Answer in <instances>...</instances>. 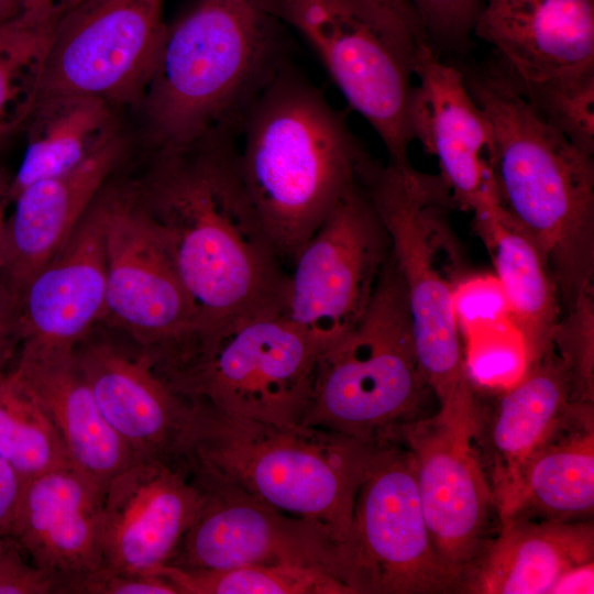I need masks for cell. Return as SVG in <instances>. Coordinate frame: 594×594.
I'll return each mask as SVG.
<instances>
[{
  "label": "cell",
  "mask_w": 594,
  "mask_h": 594,
  "mask_svg": "<svg viewBox=\"0 0 594 594\" xmlns=\"http://www.w3.org/2000/svg\"><path fill=\"white\" fill-rule=\"evenodd\" d=\"M238 125L154 152L138 197L194 305L198 332L282 310L287 272L246 190Z\"/></svg>",
  "instance_id": "obj_1"
},
{
  "label": "cell",
  "mask_w": 594,
  "mask_h": 594,
  "mask_svg": "<svg viewBox=\"0 0 594 594\" xmlns=\"http://www.w3.org/2000/svg\"><path fill=\"white\" fill-rule=\"evenodd\" d=\"M463 76L493 130L502 207L537 248L562 316L593 289V154L547 121L497 63Z\"/></svg>",
  "instance_id": "obj_2"
},
{
  "label": "cell",
  "mask_w": 594,
  "mask_h": 594,
  "mask_svg": "<svg viewBox=\"0 0 594 594\" xmlns=\"http://www.w3.org/2000/svg\"><path fill=\"white\" fill-rule=\"evenodd\" d=\"M189 402L179 459L195 480L234 486L345 540L354 502L381 443L282 425Z\"/></svg>",
  "instance_id": "obj_3"
},
{
  "label": "cell",
  "mask_w": 594,
  "mask_h": 594,
  "mask_svg": "<svg viewBox=\"0 0 594 594\" xmlns=\"http://www.w3.org/2000/svg\"><path fill=\"white\" fill-rule=\"evenodd\" d=\"M246 190L283 263L359 180L367 154L323 94L286 64L246 110L239 133Z\"/></svg>",
  "instance_id": "obj_4"
},
{
  "label": "cell",
  "mask_w": 594,
  "mask_h": 594,
  "mask_svg": "<svg viewBox=\"0 0 594 594\" xmlns=\"http://www.w3.org/2000/svg\"><path fill=\"white\" fill-rule=\"evenodd\" d=\"M286 64L279 22L262 0H197L167 26L141 101L153 151L241 125L253 100Z\"/></svg>",
  "instance_id": "obj_5"
},
{
  "label": "cell",
  "mask_w": 594,
  "mask_h": 594,
  "mask_svg": "<svg viewBox=\"0 0 594 594\" xmlns=\"http://www.w3.org/2000/svg\"><path fill=\"white\" fill-rule=\"evenodd\" d=\"M363 184L389 239L405 286L422 375L442 402L466 374L453 294L466 275L450 226L458 207L443 178L409 161L380 164L367 156Z\"/></svg>",
  "instance_id": "obj_6"
},
{
  "label": "cell",
  "mask_w": 594,
  "mask_h": 594,
  "mask_svg": "<svg viewBox=\"0 0 594 594\" xmlns=\"http://www.w3.org/2000/svg\"><path fill=\"white\" fill-rule=\"evenodd\" d=\"M430 392L405 286L389 253L360 320L320 353L299 424L365 442L400 439L406 426L430 415Z\"/></svg>",
  "instance_id": "obj_7"
},
{
  "label": "cell",
  "mask_w": 594,
  "mask_h": 594,
  "mask_svg": "<svg viewBox=\"0 0 594 594\" xmlns=\"http://www.w3.org/2000/svg\"><path fill=\"white\" fill-rule=\"evenodd\" d=\"M320 353L282 310H272L195 334L157 372L187 400L232 415L297 425Z\"/></svg>",
  "instance_id": "obj_8"
},
{
  "label": "cell",
  "mask_w": 594,
  "mask_h": 594,
  "mask_svg": "<svg viewBox=\"0 0 594 594\" xmlns=\"http://www.w3.org/2000/svg\"><path fill=\"white\" fill-rule=\"evenodd\" d=\"M164 0H65L34 80L29 117L54 99L142 101L167 32ZM28 122V121H26Z\"/></svg>",
  "instance_id": "obj_9"
},
{
  "label": "cell",
  "mask_w": 594,
  "mask_h": 594,
  "mask_svg": "<svg viewBox=\"0 0 594 594\" xmlns=\"http://www.w3.org/2000/svg\"><path fill=\"white\" fill-rule=\"evenodd\" d=\"M318 56L349 105L374 129L389 161H408L416 50L358 0H262Z\"/></svg>",
  "instance_id": "obj_10"
},
{
  "label": "cell",
  "mask_w": 594,
  "mask_h": 594,
  "mask_svg": "<svg viewBox=\"0 0 594 594\" xmlns=\"http://www.w3.org/2000/svg\"><path fill=\"white\" fill-rule=\"evenodd\" d=\"M339 576L352 594H450L458 583L439 560L404 441L380 444L338 547Z\"/></svg>",
  "instance_id": "obj_11"
},
{
  "label": "cell",
  "mask_w": 594,
  "mask_h": 594,
  "mask_svg": "<svg viewBox=\"0 0 594 594\" xmlns=\"http://www.w3.org/2000/svg\"><path fill=\"white\" fill-rule=\"evenodd\" d=\"M475 408L476 387L466 373L435 414L400 433L414 460L431 544L458 587L464 570L493 536V516L498 518L475 442Z\"/></svg>",
  "instance_id": "obj_12"
},
{
  "label": "cell",
  "mask_w": 594,
  "mask_h": 594,
  "mask_svg": "<svg viewBox=\"0 0 594 594\" xmlns=\"http://www.w3.org/2000/svg\"><path fill=\"white\" fill-rule=\"evenodd\" d=\"M389 253L359 176L290 261L284 316L324 351L364 314Z\"/></svg>",
  "instance_id": "obj_13"
},
{
  "label": "cell",
  "mask_w": 594,
  "mask_h": 594,
  "mask_svg": "<svg viewBox=\"0 0 594 594\" xmlns=\"http://www.w3.org/2000/svg\"><path fill=\"white\" fill-rule=\"evenodd\" d=\"M109 183L99 194L107 257L103 318L130 336L156 366L198 332L196 311L134 183Z\"/></svg>",
  "instance_id": "obj_14"
},
{
  "label": "cell",
  "mask_w": 594,
  "mask_h": 594,
  "mask_svg": "<svg viewBox=\"0 0 594 594\" xmlns=\"http://www.w3.org/2000/svg\"><path fill=\"white\" fill-rule=\"evenodd\" d=\"M409 106L413 140L436 156L439 175L459 207L474 215L476 229L504 210L495 178L492 127L470 94L463 73L444 63L429 42L414 54Z\"/></svg>",
  "instance_id": "obj_15"
},
{
  "label": "cell",
  "mask_w": 594,
  "mask_h": 594,
  "mask_svg": "<svg viewBox=\"0 0 594 594\" xmlns=\"http://www.w3.org/2000/svg\"><path fill=\"white\" fill-rule=\"evenodd\" d=\"M473 33L531 105L594 86V0H483Z\"/></svg>",
  "instance_id": "obj_16"
},
{
  "label": "cell",
  "mask_w": 594,
  "mask_h": 594,
  "mask_svg": "<svg viewBox=\"0 0 594 594\" xmlns=\"http://www.w3.org/2000/svg\"><path fill=\"white\" fill-rule=\"evenodd\" d=\"M195 482L202 490V505L166 564L228 570L293 563L320 566L341 580L338 544L320 526L277 510L234 486Z\"/></svg>",
  "instance_id": "obj_17"
},
{
  "label": "cell",
  "mask_w": 594,
  "mask_h": 594,
  "mask_svg": "<svg viewBox=\"0 0 594 594\" xmlns=\"http://www.w3.org/2000/svg\"><path fill=\"white\" fill-rule=\"evenodd\" d=\"M202 501L182 461L135 459L105 491V568L153 575L174 556Z\"/></svg>",
  "instance_id": "obj_18"
},
{
  "label": "cell",
  "mask_w": 594,
  "mask_h": 594,
  "mask_svg": "<svg viewBox=\"0 0 594 594\" xmlns=\"http://www.w3.org/2000/svg\"><path fill=\"white\" fill-rule=\"evenodd\" d=\"M105 491L72 464L29 480L8 531L38 568L76 586L103 564Z\"/></svg>",
  "instance_id": "obj_19"
},
{
  "label": "cell",
  "mask_w": 594,
  "mask_h": 594,
  "mask_svg": "<svg viewBox=\"0 0 594 594\" xmlns=\"http://www.w3.org/2000/svg\"><path fill=\"white\" fill-rule=\"evenodd\" d=\"M125 151L114 132L73 169L34 182L12 200L0 252V283L19 300L29 280L66 244Z\"/></svg>",
  "instance_id": "obj_20"
},
{
  "label": "cell",
  "mask_w": 594,
  "mask_h": 594,
  "mask_svg": "<svg viewBox=\"0 0 594 594\" xmlns=\"http://www.w3.org/2000/svg\"><path fill=\"white\" fill-rule=\"evenodd\" d=\"M76 362L114 431L136 459L179 460L189 402L177 394L139 349L130 353L109 341L82 339Z\"/></svg>",
  "instance_id": "obj_21"
},
{
  "label": "cell",
  "mask_w": 594,
  "mask_h": 594,
  "mask_svg": "<svg viewBox=\"0 0 594 594\" xmlns=\"http://www.w3.org/2000/svg\"><path fill=\"white\" fill-rule=\"evenodd\" d=\"M106 290L98 195L66 244L23 288L18 300L20 343L74 349L103 318Z\"/></svg>",
  "instance_id": "obj_22"
},
{
  "label": "cell",
  "mask_w": 594,
  "mask_h": 594,
  "mask_svg": "<svg viewBox=\"0 0 594 594\" xmlns=\"http://www.w3.org/2000/svg\"><path fill=\"white\" fill-rule=\"evenodd\" d=\"M572 400L580 399L551 348L493 402H484L476 388L475 442L498 520L514 501L527 460Z\"/></svg>",
  "instance_id": "obj_23"
},
{
  "label": "cell",
  "mask_w": 594,
  "mask_h": 594,
  "mask_svg": "<svg viewBox=\"0 0 594 594\" xmlns=\"http://www.w3.org/2000/svg\"><path fill=\"white\" fill-rule=\"evenodd\" d=\"M74 349L21 343L10 370L47 413L69 463L106 491L136 458L102 416Z\"/></svg>",
  "instance_id": "obj_24"
},
{
  "label": "cell",
  "mask_w": 594,
  "mask_h": 594,
  "mask_svg": "<svg viewBox=\"0 0 594 594\" xmlns=\"http://www.w3.org/2000/svg\"><path fill=\"white\" fill-rule=\"evenodd\" d=\"M594 564V525L508 519L461 575L463 594H557L575 571Z\"/></svg>",
  "instance_id": "obj_25"
},
{
  "label": "cell",
  "mask_w": 594,
  "mask_h": 594,
  "mask_svg": "<svg viewBox=\"0 0 594 594\" xmlns=\"http://www.w3.org/2000/svg\"><path fill=\"white\" fill-rule=\"evenodd\" d=\"M594 514V403L572 400L527 460L499 520L586 521Z\"/></svg>",
  "instance_id": "obj_26"
},
{
  "label": "cell",
  "mask_w": 594,
  "mask_h": 594,
  "mask_svg": "<svg viewBox=\"0 0 594 594\" xmlns=\"http://www.w3.org/2000/svg\"><path fill=\"white\" fill-rule=\"evenodd\" d=\"M477 231L493 255L526 371L550 350L561 318L554 284L532 241L505 210Z\"/></svg>",
  "instance_id": "obj_27"
},
{
  "label": "cell",
  "mask_w": 594,
  "mask_h": 594,
  "mask_svg": "<svg viewBox=\"0 0 594 594\" xmlns=\"http://www.w3.org/2000/svg\"><path fill=\"white\" fill-rule=\"evenodd\" d=\"M113 108L106 100L84 96L58 98L35 108L26 122L28 146L9 197L84 162L118 131Z\"/></svg>",
  "instance_id": "obj_28"
},
{
  "label": "cell",
  "mask_w": 594,
  "mask_h": 594,
  "mask_svg": "<svg viewBox=\"0 0 594 594\" xmlns=\"http://www.w3.org/2000/svg\"><path fill=\"white\" fill-rule=\"evenodd\" d=\"M153 575L169 581L178 594H352L320 566L279 563L228 570L184 569L163 564Z\"/></svg>",
  "instance_id": "obj_29"
},
{
  "label": "cell",
  "mask_w": 594,
  "mask_h": 594,
  "mask_svg": "<svg viewBox=\"0 0 594 594\" xmlns=\"http://www.w3.org/2000/svg\"><path fill=\"white\" fill-rule=\"evenodd\" d=\"M0 453L25 482L70 464L47 413L10 369L0 371Z\"/></svg>",
  "instance_id": "obj_30"
},
{
  "label": "cell",
  "mask_w": 594,
  "mask_h": 594,
  "mask_svg": "<svg viewBox=\"0 0 594 594\" xmlns=\"http://www.w3.org/2000/svg\"><path fill=\"white\" fill-rule=\"evenodd\" d=\"M57 11L0 21V139L26 124L35 76Z\"/></svg>",
  "instance_id": "obj_31"
},
{
  "label": "cell",
  "mask_w": 594,
  "mask_h": 594,
  "mask_svg": "<svg viewBox=\"0 0 594 594\" xmlns=\"http://www.w3.org/2000/svg\"><path fill=\"white\" fill-rule=\"evenodd\" d=\"M566 369L578 399L594 403V298L582 293L560 318L550 346Z\"/></svg>",
  "instance_id": "obj_32"
},
{
  "label": "cell",
  "mask_w": 594,
  "mask_h": 594,
  "mask_svg": "<svg viewBox=\"0 0 594 594\" xmlns=\"http://www.w3.org/2000/svg\"><path fill=\"white\" fill-rule=\"evenodd\" d=\"M453 306L461 336L469 337L510 322L506 298L496 276L466 274L455 286Z\"/></svg>",
  "instance_id": "obj_33"
},
{
  "label": "cell",
  "mask_w": 594,
  "mask_h": 594,
  "mask_svg": "<svg viewBox=\"0 0 594 594\" xmlns=\"http://www.w3.org/2000/svg\"><path fill=\"white\" fill-rule=\"evenodd\" d=\"M429 44L437 51L463 47L483 7V0H408Z\"/></svg>",
  "instance_id": "obj_34"
},
{
  "label": "cell",
  "mask_w": 594,
  "mask_h": 594,
  "mask_svg": "<svg viewBox=\"0 0 594 594\" xmlns=\"http://www.w3.org/2000/svg\"><path fill=\"white\" fill-rule=\"evenodd\" d=\"M61 593L58 582L34 564L8 535H0V594Z\"/></svg>",
  "instance_id": "obj_35"
},
{
  "label": "cell",
  "mask_w": 594,
  "mask_h": 594,
  "mask_svg": "<svg viewBox=\"0 0 594 594\" xmlns=\"http://www.w3.org/2000/svg\"><path fill=\"white\" fill-rule=\"evenodd\" d=\"M75 594H178L177 588L160 575L116 572L107 568L88 575Z\"/></svg>",
  "instance_id": "obj_36"
},
{
  "label": "cell",
  "mask_w": 594,
  "mask_h": 594,
  "mask_svg": "<svg viewBox=\"0 0 594 594\" xmlns=\"http://www.w3.org/2000/svg\"><path fill=\"white\" fill-rule=\"evenodd\" d=\"M391 33L411 48L428 42L425 31L408 0H358Z\"/></svg>",
  "instance_id": "obj_37"
},
{
  "label": "cell",
  "mask_w": 594,
  "mask_h": 594,
  "mask_svg": "<svg viewBox=\"0 0 594 594\" xmlns=\"http://www.w3.org/2000/svg\"><path fill=\"white\" fill-rule=\"evenodd\" d=\"M25 483L0 453V535H7L10 529Z\"/></svg>",
  "instance_id": "obj_38"
},
{
  "label": "cell",
  "mask_w": 594,
  "mask_h": 594,
  "mask_svg": "<svg viewBox=\"0 0 594 594\" xmlns=\"http://www.w3.org/2000/svg\"><path fill=\"white\" fill-rule=\"evenodd\" d=\"M18 301L0 283V371L6 369L19 341Z\"/></svg>",
  "instance_id": "obj_39"
},
{
  "label": "cell",
  "mask_w": 594,
  "mask_h": 594,
  "mask_svg": "<svg viewBox=\"0 0 594 594\" xmlns=\"http://www.w3.org/2000/svg\"><path fill=\"white\" fill-rule=\"evenodd\" d=\"M65 0H21V14L29 18H47L54 14Z\"/></svg>",
  "instance_id": "obj_40"
},
{
  "label": "cell",
  "mask_w": 594,
  "mask_h": 594,
  "mask_svg": "<svg viewBox=\"0 0 594 594\" xmlns=\"http://www.w3.org/2000/svg\"><path fill=\"white\" fill-rule=\"evenodd\" d=\"M21 13V0H0V21L18 16Z\"/></svg>",
  "instance_id": "obj_41"
},
{
  "label": "cell",
  "mask_w": 594,
  "mask_h": 594,
  "mask_svg": "<svg viewBox=\"0 0 594 594\" xmlns=\"http://www.w3.org/2000/svg\"><path fill=\"white\" fill-rule=\"evenodd\" d=\"M4 224H6V219L3 216L2 207L0 206V252H1L3 232H4Z\"/></svg>",
  "instance_id": "obj_42"
}]
</instances>
